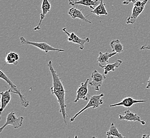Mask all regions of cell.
<instances>
[{
    "label": "cell",
    "mask_w": 150,
    "mask_h": 138,
    "mask_svg": "<svg viewBox=\"0 0 150 138\" xmlns=\"http://www.w3.org/2000/svg\"><path fill=\"white\" fill-rule=\"evenodd\" d=\"M48 66L49 68L50 71L52 75V86L51 87L50 90L52 94L55 96L57 99L60 106L59 112L62 115L64 118V123L67 125V115L66 113L67 105L66 104V90L64 89V84L61 80L59 75H58L57 71L53 66L52 61H49L48 63Z\"/></svg>",
    "instance_id": "1"
},
{
    "label": "cell",
    "mask_w": 150,
    "mask_h": 138,
    "mask_svg": "<svg viewBox=\"0 0 150 138\" xmlns=\"http://www.w3.org/2000/svg\"><path fill=\"white\" fill-rule=\"evenodd\" d=\"M104 96V94L103 93H102L100 95L92 96L90 98L88 103L86 105L70 118V122H73L75 121V119L77 118V117H78V116L81 114L82 113L84 112L85 111H86L87 109H89L90 108H98L103 104V100L102 99V98Z\"/></svg>",
    "instance_id": "2"
},
{
    "label": "cell",
    "mask_w": 150,
    "mask_h": 138,
    "mask_svg": "<svg viewBox=\"0 0 150 138\" xmlns=\"http://www.w3.org/2000/svg\"><path fill=\"white\" fill-rule=\"evenodd\" d=\"M20 43L23 45H30L33 46H35L38 48L40 50L45 52V54H47L50 51L57 52H64V50L60 49H56L53 47V46L50 45L49 44L46 43L45 42H35L33 41H30L26 39V38L23 36H21L20 37Z\"/></svg>",
    "instance_id": "3"
},
{
    "label": "cell",
    "mask_w": 150,
    "mask_h": 138,
    "mask_svg": "<svg viewBox=\"0 0 150 138\" xmlns=\"http://www.w3.org/2000/svg\"><path fill=\"white\" fill-rule=\"evenodd\" d=\"M0 77L2 79L6 81V83L10 86V87H11L10 89H11L12 93L19 95V96L20 97V101H21V105L25 107H28L29 106V101L26 99L25 96L24 95L21 94V92L20 89L17 86H16L15 84L12 82L11 80L6 76V75L2 71V70L0 71Z\"/></svg>",
    "instance_id": "4"
},
{
    "label": "cell",
    "mask_w": 150,
    "mask_h": 138,
    "mask_svg": "<svg viewBox=\"0 0 150 138\" xmlns=\"http://www.w3.org/2000/svg\"><path fill=\"white\" fill-rule=\"evenodd\" d=\"M24 118L23 116L18 118L15 112L12 111L6 116V123L0 127V133H2L3 130L8 125H11L15 129H17L22 126Z\"/></svg>",
    "instance_id": "5"
},
{
    "label": "cell",
    "mask_w": 150,
    "mask_h": 138,
    "mask_svg": "<svg viewBox=\"0 0 150 138\" xmlns=\"http://www.w3.org/2000/svg\"><path fill=\"white\" fill-rule=\"evenodd\" d=\"M62 31L64 32L68 36L67 40L69 42H72L73 43L78 44L81 50H83L85 47V44L90 42V38L86 37L85 38H81L79 37L77 34H75L74 32L70 33L67 30L66 28H62Z\"/></svg>",
    "instance_id": "6"
},
{
    "label": "cell",
    "mask_w": 150,
    "mask_h": 138,
    "mask_svg": "<svg viewBox=\"0 0 150 138\" xmlns=\"http://www.w3.org/2000/svg\"><path fill=\"white\" fill-rule=\"evenodd\" d=\"M92 80L89 82L91 86L94 87L96 91H99L104 81L106 79L105 75L102 74L97 70H94L91 75Z\"/></svg>",
    "instance_id": "7"
},
{
    "label": "cell",
    "mask_w": 150,
    "mask_h": 138,
    "mask_svg": "<svg viewBox=\"0 0 150 138\" xmlns=\"http://www.w3.org/2000/svg\"><path fill=\"white\" fill-rule=\"evenodd\" d=\"M90 82V79H87L84 82L81 83V85L78 87L77 90V95L76 97L74 102L77 103L79 100L88 101V86Z\"/></svg>",
    "instance_id": "8"
},
{
    "label": "cell",
    "mask_w": 150,
    "mask_h": 138,
    "mask_svg": "<svg viewBox=\"0 0 150 138\" xmlns=\"http://www.w3.org/2000/svg\"><path fill=\"white\" fill-rule=\"evenodd\" d=\"M149 1V0H144L143 1H142V6H134L132 14L130 16L127 18L126 21L127 24H134L135 23L136 20L139 18V15L144 11L145 6Z\"/></svg>",
    "instance_id": "9"
},
{
    "label": "cell",
    "mask_w": 150,
    "mask_h": 138,
    "mask_svg": "<svg viewBox=\"0 0 150 138\" xmlns=\"http://www.w3.org/2000/svg\"><path fill=\"white\" fill-rule=\"evenodd\" d=\"M119 119L121 121L125 120L126 121H132V122H139V123L144 125L146 124L145 120H142L139 116L134 113L130 111L129 109H128L125 111V115H119Z\"/></svg>",
    "instance_id": "10"
},
{
    "label": "cell",
    "mask_w": 150,
    "mask_h": 138,
    "mask_svg": "<svg viewBox=\"0 0 150 138\" xmlns=\"http://www.w3.org/2000/svg\"><path fill=\"white\" fill-rule=\"evenodd\" d=\"M147 101L145 100H138L132 98L130 97H127L122 99L121 101L118 103L113 104L110 105V107H113L115 106H122L130 108L133 106V105L136 104L141 103H146Z\"/></svg>",
    "instance_id": "11"
},
{
    "label": "cell",
    "mask_w": 150,
    "mask_h": 138,
    "mask_svg": "<svg viewBox=\"0 0 150 138\" xmlns=\"http://www.w3.org/2000/svg\"><path fill=\"white\" fill-rule=\"evenodd\" d=\"M51 8V4L49 0H42V5H41V10L42 12L40 15V20L38 24V26L35 27L34 28V30H39L40 29V25L42 23V21L44 20V18L45 17L46 15L50 11Z\"/></svg>",
    "instance_id": "12"
},
{
    "label": "cell",
    "mask_w": 150,
    "mask_h": 138,
    "mask_svg": "<svg viewBox=\"0 0 150 138\" xmlns=\"http://www.w3.org/2000/svg\"><path fill=\"white\" fill-rule=\"evenodd\" d=\"M117 54V53L116 52H113L112 53L105 52L104 53L102 52H100L99 55L97 58V62L98 63L99 66L104 68L109 63V61L110 58H112Z\"/></svg>",
    "instance_id": "13"
},
{
    "label": "cell",
    "mask_w": 150,
    "mask_h": 138,
    "mask_svg": "<svg viewBox=\"0 0 150 138\" xmlns=\"http://www.w3.org/2000/svg\"><path fill=\"white\" fill-rule=\"evenodd\" d=\"M11 89H10L5 92H1V116L3 113V111L6 109V106L9 105L11 100Z\"/></svg>",
    "instance_id": "14"
},
{
    "label": "cell",
    "mask_w": 150,
    "mask_h": 138,
    "mask_svg": "<svg viewBox=\"0 0 150 138\" xmlns=\"http://www.w3.org/2000/svg\"><path fill=\"white\" fill-rule=\"evenodd\" d=\"M68 14L74 19L78 18V19H79L81 20H83V21H84L87 23H92L91 21L87 19L85 17V15L83 13L81 10L78 9L77 7V8H70L69 10Z\"/></svg>",
    "instance_id": "15"
},
{
    "label": "cell",
    "mask_w": 150,
    "mask_h": 138,
    "mask_svg": "<svg viewBox=\"0 0 150 138\" xmlns=\"http://www.w3.org/2000/svg\"><path fill=\"white\" fill-rule=\"evenodd\" d=\"M91 13L98 16L108 15L107 9L105 8V4L103 2V0H100V3L92 10V11H91Z\"/></svg>",
    "instance_id": "16"
},
{
    "label": "cell",
    "mask_w": 150,
    "mask_h": 138,
    "mask_svg": "<svg viewBox=\"0 0 150 138\" xmlns=\"http://www.w3.org/2000/svg\"><path fill=\"white\" fill-rule=\"evenodd\" d=\"M19 60V55L15 52H10L6 53L5 61L6 63L17 65Z\"/></svg>",
    "instance_id": "17"
},
{
    "label": "cell",
    "mask_w": 150,
    "mask_h": 138,
    "mask_svg": "<svg viewBox=\"0 0 150 138\" xmlns=\"http://www.w3.org/2000/svg\"><path fill=\"white\" fill-rule=\"evenodd\" d=\"M108 138H125L124 135L119 132L118 130L116 127L115 124L112 123L110 125V129L106 133Z\"/></svg>",
    "instance_id": "18"
},
{
    "label": "cell",
    "mask_w": 150,
    "mask_h": 138,
    "mask_svg": "<svg viewBox=\"0 0 150 138\" xmlns=\"http://www.w3.org/2000/svg\"><path fill=\"white\" fill-rule=\"evenodd\" d=\"M100 2V0H79L76 3V6L81 4L83 6L90 7L91 9L93 10L98 5Z\"/></svg>",
    "instance_id": "19"
},
{
    "label": "cell",
    "mask_w": 150,
    "mask_h": 138,
    "mask_svg": "<svg viewBox=\"0 0 150 138\" xmlns=\"http://www.w3.org/2000/svg\"><path fill=\"white\" fill-rule=\"evenodd\" d=\"M110 46L113 52L121 53L124 52V46L119 39L113 40L110 42Z\"/></svg>",
    "instance_id": "20"
},
{
    "label": "cell",
    "mask_w": 150,
    "mask_h": 138,
    "mask_svg": "<svg viewBox=\"0 0 150 138\" xmlns=\"http://www.w3.org/2000/svg\"><path fill=\"white\" fill-rule=\"evenodd\" d=\"M122 63V61L121 60H118L113 63L108 64L104 68V75H108V73L110 71H115V69L118 68Z\"/></svg>",
    "instance_id": "21"
},
{
    "label": "cell",
    "mask_w": 150,
    "mask_h": 138,
    "mask_svg": "<svg viewBox=\"0 0 150 138\" xmlns=\"http://www.w3.org/2000/svg\"><path fill=\"white\" fill-rule=\"evenodd\" d=\"M130 2H133V3H135L136 2V0H125L122 2V4L124 5H128Z\"/></svg>",
    "instance_id": "22"
},
{
    "label": "cell",
    "mask_w": 150,
    "mask_h": 138,
    "mask_svg": "<svg viewBox=\"0 0 150 138\" xmlns=\"http://www.w3.org/2000/svg\"><path fill=\"white\" fill-rule=\"evenodd\" d=\"M79 0H69V4L70 6H75L76 3Z\"/></svg>",
    "instance_id": "23"
},
{
    "label": "cell",
    "mask_w": 150,
    "mask_h": 138,
    "mask_svg": "<svg viewBox=\"0 0 150 138\" xmlns=\"http://www.w3.org/2000/svg\"><path fill=\"white\" fill-rule=\"evenodd\" d=\"M140 49L141 50H145V49H148L150 51V44H149L147 45H143L142 46Z\"/></svg>",
    "instance_id": "24"
},
{
    "label": "cell",
    "mask_w": 150,
    "mask_h": 138,
    "mask_svg": "<svg viewBox=\"0 0 150 138\" xmlns=\"http://www.w3.org/2000/svg\"><path fill=\"white\" fill-rule=\"evenodd\" d=\"M142 1H136V2L134 3V6H142Z\"/></svg>",
    "instance_id": "25"
},
{
    "label": "cell",
    "mask_w": 150,
    "mask_h": 138,
    "mask_svg": "<svg viewBox=\"0 0 150 138\" xmlns=\"http://www.w3.org/2000/svg\"><path fill=\"white\" fill-rule=\"evenodd\" d=\"M147 86L146 87V89H150V77L149 79V80L147 81Z\"/></svg>",
    "instance_id": "26"
},
{
    "label": "cell",
    "mask_w": 150,
    "mask_h": 138,
    "mask_svg": "<svg viewBox=\"0 0 150 138\" xmlns=\"http://www.w3.org/2000/svg\"><path fill=\"white\" fill-rule=\"evenodd\" d=\"M142 137L143 138H150V136L149 135H148V134H144V135H143L142 136Z\"/></svg>",
    "instance_id": "27"
}]
</instances>
